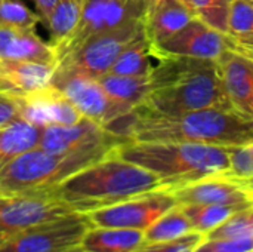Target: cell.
I'll list each match as a JSON object with an SVG mask.
<instances>
[{
  "label": "cell",
  "instance_id": "cell-8",
  "mask_svg": "<svg viewBox=\"0 0 253 252\" xmlns=\"http://www.w3.org/2000/svg\"><path fill=\"white\" fill-rule=\"evenodd\" d=\"M145 10L144 0H86L76 30L58 50V61L98 34L119 28L130 21L144 19Z\"/></svg>",
  "mask_w": 253,
  "mask_h": 252
},
{
  "label": "cell",
  "instance_id": "cell-13",
  "mask_svg": "<svg viewBox=\"0 0 253 252\" xmlns=\"http://www.w3.org/2000/svg\"><path fill=\"white\" fill-rule=\"evenodd\" d=\"M123 143L126 141L110 129L83 117L74 125H52L43 128L39 147L53 154H65L98 147H119Z\"/></svg>",
  "mask_w": 253,
  "mask_h": 252
},
{
  "label": "cell",
  "instance_id": "cell-4",
  "mask_svg": "<svg viewBox=\"0 0 253 252\" xmlns=\"http://www.w3.org/2000/svg\"><path fill=\"white\" fill-rule=\"evenodd\" d=\"M116 153L156 174L166 190L227 174L230 166L228 147L208 144L127 141L119 146Z\"/></svg>",
  "mask_w": 253,
  "mask_h": 252
},
{
  "label": "cell",
  "instance_id": "cell-27",
  "mask_svg": "<svg viewBox=\"0 0 253 252\" xmlns=\"http://www.w3.org/2000/svg\"><path fill=\"white\" fill-rule=\"evenodd\" d=\"M231 4L233 0H190L194 15L222 34H228Z\"/></svg>",
  "mask_w": 253,
  "mask_h": 252
},
{
  "label": "cell",
  "instance_id": "cell-24",
  "mask_svg": "<svg viewBox=\"0 0 253 252\" xmlns=\"http://www.w3.org/2000/svg\"><path fill=\"white\" fill-rule=\"evenodd\" d=\"M86 0H58L56 6L47 21L50 40L49 43L55 48L56 53L68 40V37L76 30L83 10Z\"/></svg>",
  "mask_w": 253,
  "mask_h": 252
},
{
  "label": "cell",
  "instance_id": "cell-22",
  "mask_svg": "<svg viewBox=\"0 0 253 252\" xmlns=\"http://www.w3.org/2000/svg\"><path fill=\"white\" fill-rule=\"evenodd\" d=\"M43 128L36 126L21 117L0 129V168L15 157L37 149Z\"/></svg>",
  "mask_w": 253,
  "mask_h": 252
},
{
  "label": "cell",
  "instance_id": "cell-6",
  "mask_svg": "<svg viewBox=\"0 0 253 252\" xmlns=\"http://www.w3.org/2000/svg\"><path fill=\"white\" fill-rule=\"evenodd\" d=\"M144 31V19L130 21L111 31L86 40L58 61L56 71L84 74L99 79L107 74L123 49Z\"/></svg>",
  "mask_w": 253,
  "mask_h": 252
},
{
  "label": "cell",
  "instance_id": "cell-12",
  "mask_svg": "<svg viewBox=\"0 0 253 252\" xmlns=\"http://www.w3.org/2000/svg\"><path fill=\"white\" fill-rule=\"evenodd\" d=\"M228 49L227 34L208 25L197 16L169 39L153 45L156 58L185 56L206 61H218Z\"/></svg>",
  "mask_w": 253,
  "mask_h": 252
},
{
  "label": "cell",
  "instance_id": "cell-30",
  "mask_svg": "<svg viewBox=\"0 0 253 252\" xmlns=\"http://www.w3.org/2000/svg\"><path fill=\"white\" fill-rule=\"evenodd\" d=\"M253 34V1L233 0L228 16L227 36H249Z\"/></svg>",
  "mask_w": 253,
  "mask_h": 252
},
{
  "label": "cell",
  "instance_id": "cell-34",
  "mask_svg": "<svg viewBox=\"0 0 253 252\" xmlns=\"http://www.w3.org/2000/svg\"><path fill=\"white\" fill-rule=\"evenodd\" d=\"M33 1H34V4L37 7V13L40 16V19L44 24H47V21H49L58 0H33Z\"/></svg>",
  "mask_w": 253,
  "mask_h": 252
},
{
  "label": "cell",
  "instance_id": "cell-1",
  "mask_svg": "<svg viewBox=\"0 0 253 252\" xmlns=\"http://www.w3.org/2000/svg\"><path fill=\"white\" fill-rule=\"evenodd\" d=\"M108 129L126 143H194L233 147L253 141V119L231 108L163 114L138 105Z\"/></svg>",
  "mask_w": 253,
  "mask_h": 252
},
{
  "label": "cell",
  "instance_id": "cell-15",
  "mask_svg": "<svg viewBox=\"0 0 253 252\" xmlns=\"http://www.w3.org/2000/svg\"><path fill=\"white\" fill-rule=\"evenodd\" d=\"M16 98L19 104V117L40 128L74 125L83 119L62 91L52 83L33 92L16 94Z\"/></svg>",
  "mask_w": 253,
  "mask_h": 252
},
{
  "label": "cell",
  "instance_id": "cell-37",
  "mask_svg": "<svg viewBox=\"0 0 253 252\" xmlns=\"http://www.w3.org/2000/svg\"><path fill=\"white\" fill-rule=\"evenodd\" d=\"M68 252H87V251H84L82 247H79V248H74V250H71V251H68Z\"/></svg>",
  "mask_w": 253,
  "mask_h": 252
},
{
  "label": "cell",
  "instance_id": "cell-23",
  "mask_svg": "<svg viewBox=\"0 0 253 252\" xmlns=\"http://www.w3.org/2000/svg\"><path fill=\"white\" fill-rule=\"evenodd\" d=\"M153 58H156L153 45L145 36V31H142L123 49L108 73L117 76H147L156 65L151 61Z\"/></svg>",
  "mask_w": 253,
  "mask_h": 252
},
{
  "label": "cell",
  "instance_id": "cell-36",
  "mask_svg": "<svg viewBox=\"0 0 253 252\" xmlns=\"http://www.w3.org/2000/svg\"><path fill=\"white\" fill-rule=\"evenodd\" d=\"M7 201V196H4V195H0V208L4 205V202Z\"/></svg>",
  "mask_w": 253,
  "mask_h": 252
},
{
  "label": "cell",
  "instance_id": "cell-40",
  "mask_svg": "<svg viewBox=\"0 0 253 252\" xmlns=\"http://www.w3.org/2000/svg\"><path fill=\"white\" fill-rule=\"evenodd\" d=\"M252 252H253V251H252Z\"/></svg>",
  "mask_w": 253,
  "mask_h": 252
},
{
  "label": "cell",
  "instance_id": "cell-21",
  "mask_svg": "<svg viewBox=\"0 0 253 252\" xmlns=\"http://www.w3.org/2000/svg\"><path fill=\"white\" fill-rule=\"evenodd\" d=\"M108 97L122 108L130 113L141 105L153 91L150 74L147 76H117L107 73L98 79Z\"/></svg>",
  "mask_w": 253,
  "mask_h": 252
},
{
  "label": "cell",
  "instance_id": "cell-26",
  "mask_svg": "<svg viewBox=\"0 0 253 252\" xmlns=\"http://www.w3.org/2000/svg\"><path fill=\"white\" fill-rule=\"evenodd\" d=\"M181 208L190 218L193 229L199 233H203L205 236L212 230H215L216 227H219L222 223H225L234 212L243 209L242 206H234V205H202V203L181 205Z\"/></svg>",
  "mask_w": 253,
  "mask_h": 252
},
{
  "label": "cell",
  "instance_id": "cell-29",
  "mask_svg": "<svg viewBox=\"0 0 253 252\" xmlns=\"http://www.w3.org/2000/svg\"><path fill=\"white\" fill-rule=\"evenodd\" d=\"M228 159L230 166L227 175L234 177L242 181L253 180V141L228 147Z\"/></svg>",
  "mask_w": 253,
  "mask_h": 252
},
{
  "label": "cell",
  "instance_id": "cell-19",
  "mask_svg": "<svg viewBox=\"0 0 253 252\" xmlns=\"http://www.w3.org/2000/svg\"><path fill=\"white\" fill-rule=\"evenodd\" d=\"M196 18L193 9L182 0H163L150 6L144 16V31L151 45H157Z\"/></svg>",
  "mask_w": 253,
  "mask_h": 252
},
{
  "label": "cell",
  "instance_id": "cell-33",
  "mask_svg": "<svg viewBox=\"0 0 253 252\" xmlns=\"http://www.w3.org/2000/svg\"><path fill=\"white\" fill-rule=\"evenodd\" d=\"M228 48L253 59V34L249 36H227Z\"/></svg>",
  "mask_w": 253,
  "mask_h": 252
},
{
  "label": "cell",
  "instance_id": "cell-9",
  "mask_svg": "<svg viewBox=\"0 0 253 252\" xmlns=\"http://www.w3.org/2000/svg\"><path fill=\"white\" fill-rule=\"evenodd\" d=\"M176 205L178 202L169 190L159 189L84 215L93 227H119L145 232Z\"/></svg>",
  "mask_w": 253,
  "mask_h": 252
},
{
  "label": "cell",
  "instance_id": "cell-28",
  "mask_svg": "<svg viewBox=\"0 0 253 252\" xmlns=\"http://www.w3.org/2000/svg\"><path fill=\"white\" fill-rule=\"evenodd\" d=\"M39 13L33 12L19 0H0V25L15 28H36L40 22Z\"/></svg>",
  "mask_w": 253,
  "mask_h": 252
},
{
  "label": "cell",
  "instance_id": "cell-3",
  "mask_svg": "<svg viewBox=\"0 0 253 252\" xmlns=\"http://www.w3.org/2000/svg\"><path fill=\"white\" fill-rule=\"evenodd\" d=\"M159 189L163 184L156 174L125 160L114 150L68 177L55 193L73 211L89 214Z\"/></svg>",
  "mask_w": 253,
  "mask_h": 252
},
{
  "label": "cell",
  "instance_id": "cell-31",
  "mask_svg": "<svg viewBox=\"0 0 253 252\" xmlns=\"http://www.w3.org/2000/svg\"><path fill=\"white\" fill-rule=\"evenodd\" d=\"M252 238H221L203 239L194 252H252Z\"/></svg>",
  "mask_w": 253,
  "mask_h": 252
},
{
  "label": "cell",
  "instance_id": "cell-25",
  "mask_svg": "<svg viewBox=\"0 0 253 252\" xmlns=\"http://www.w3.org/2000/svg\"><path fill=\"white\" fill-rule=\"evenodd\" d=\"M191 232L193 224L181 205L173 206L166 214H163L154 224H151L145 232V244H162L179 239Z\"/></svg>",
  "mask_w": 253,
  "mask_h": 252
},
{
  "label": "cell",
  "instance_id": "cell-32",
  "mask_svg": "<svg viewBox=\"0 0 253 252\" xmlns=\"http://www.w3.org/2000/svg\"><path fill=\"white\" fill-rule=\"evenodd\" d=\"M19 117V104L16 94L0 91V129Z\"/></svg>",
  "mask_w": 253,
  "mask_h": 252
},
{
  "label": "cell",
  "instance_id": "cell-10",
  "mask_svg": "<svg viewBox=\"0 0 253 252\" xmlns=\"http://www.w3.org/2000/svg\"><path fill=\"white\" fill-rule=\"evenodd\" d=\"M74 212L55 192L10 196L0 208V245L30 227Z\"/></svg>",
  "mask_w": 253,
  "mask_h": 252
},
{
  "label": "cell",
  "instance_id": "cell-39",
  "mask_svg": "<svg viewBox=\"0 0 253 252\" xmlns=\"http://www.w3.org/2000/svg\"><path fill=\"white\" fill-rule=\"evenodd\" d=\"M252 1H253V0H252Z\"/></svg>",
  "mask_w": 253,
  "mask_h": 252
},
{
  "label": "cell",
  "instance_id": "cell-38",
  "mask_svg": "<svg viewBox=\"0 0 253 252\" xmlns=\"http://www.w3.org/2000/svg\"><path fill=\"white\" fill-rule=\"evenodd\" d=\"M249 184H251V186H252V187H253V180H252V181H249Z\"/></svg>",
  "mask_w": 253,
  "mask_h": 252
},
{
  "label": "cell",
  "instance_id": "cell-7",
  "mask_svg": "<svg viewBox=\"0 0 253 252\" xmlns=\"http://www.w3.org/2000/svg\"><path fill=\"white\" fill-rule=\"evenodd\" d=\"M92 227L84 214L74 212L24 230L0 245V252H68L82 245Z\"/></svg>",
  "mask_w": 253,
  "mask_h": 252
},
{
  "label": "cell",
  "instance_id": "cell-16",
  "mask_svg": "<svg viewBox=\"0 0 253 252\" xmlns=\"http://www.w3.org/2000/svg\"><path fill=\"white\" fill-rule=\"evenodd\" d=\"M216 65L231 110L253 119V59L228 48Z\"/></svg>",
  "mask_w": 253,
  "mask_h": 252
},
{
  "label": "cell",
  "instance_id": "cell-18",
  "mask_svg": "<svg viewBox=\"0 0 253 252\" xmlns=\"http://www.w3.org/2000/svg\"><path fill=\"white\" fill-rule=\"evenodd\" d=\"M58 62L0 59V91L27 94L52 83Z\"/></svg>",
  "mask_w": 253,
  "mask_h": 252
},
{
  "label": "cell",
  "instance_id": "cell-5",
  "mask_svg": "<svg viewBox=\"0 0 253 252\" xmlns=\"http://www.w3.org/2000/svg\"><path fill=\"white\" fill-rule=\"evenodd\" d=\"M116 149L98 147L65 154H53L40 147L33 149L0 168V195L10 198L52 193L68 177Z\"/></svg>",
  "mask_w": 253,
  "mask_h": 252
},
{
  "label": "cell",
  "instance_id": "cell-11",
  "mask_svg": "<svg viewBox=\"0 0 253 252\" xmlns=\"http://www.w3.org/2000/svg\"><path fill=\"white\" fill-rule=\"evenodd\" d=\"M52 85L62 91L84 119L107 129L111 123L127 114L125 108L108 97L98 79L77 73L55 71Z\"/></svg>",
  "mask_w": 253,
  "mask_h": 252
},
{
  "label": "cell",
  "instance_id": "cell-17",
  "mask_svg": "<svg viewBox=\"0 0 253 252\" xmlns=\"http://www.w3.org/2000/svg\"><path fill=\"white\" fill-rule=\"evenodd\" d=\"M0 59L58 62V53L37 34L36 28L0 25Z\"/></svg>",
  "mask_w": 253,
  "mask_h": 252
},
{
  "label": "cell",
  "instance_id": "cell-20",
  "mask_svg": "<svg viewBox=\"0 0 253 252\" xmlns=\"http://www.w3.org/2000/svg\"><path fill=\"white\" fill-rule=\"evenodd\" d=\"M144 244L145 235L141 230L92 226L80 247L87 252H135Z\"/></svg>",
  "mask_w": 253,
  "mask_h": 252
},
{
  "label": "cell",
  "instance_id": "cell-2",
  "mask_svg": "<svg viewBox=\"0 0 253 252\" xmlns=\"http://www.w3.org/2000/svg\"><path fill=\"white\" fill-rule=\"evenodd\" d=\"M153 91L141 104L163 114L231 108L216 61L162 56L150 73Z\"/></svg>",
  "mask_w": 253,
  "mask_h": 252
},
{
  "label": "cell",
  "instance_id": "cell-14",
  "mask_svg": "<svg viewBox=\"0 0 253 252\" xmlns=\"http://www.w3.org/2000/svg\"><path fill=\"white\" fill-rule=\"evenodd\" d=\"M169 192L179 205H234L242 208L253 205L252 186L227 174L206 177Z\"/></svg>",
  "mask_w": 253,
  "mask_h": 252
},
{
  "label": "cell",
  "instance_id": "cell-35",
  "mask_svg": "<svg viewBox=\"0 0 253 252\" xmlns=\"http://www.w3.org/2000/svg\"><path fill=\"white\" fill-rule=\"evenodd\" d=\"M160 1H163V0H144V3H145V6H147V9L150 7V6H154V4H157V3H160ZM182 1H185L188 6H190V0H182ZM191 7V6H190ZM147 12V10H145Z\"/></svg>",
  "mask_w": 253,
  "mask_h": 252
}]
</instances>
